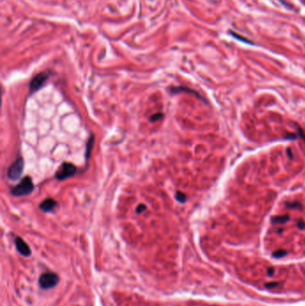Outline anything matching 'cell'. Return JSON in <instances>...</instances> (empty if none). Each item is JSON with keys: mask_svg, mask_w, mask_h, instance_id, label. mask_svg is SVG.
<instances>
[{"mask_svg": "<svg viewBox=\"0 0 305 306\" xmlns=\"http://www.w3.org/2000/svg\"><path fill=\"white\" fill-rule=\"evenodd\" d=\"M146 208H147V207H146L144 204H140V205H138V207L136 208V212H137L138 214H140L141 212L145 211Z\"/></svg>", "mask_w": 305, "mask_h": 306, "instance_id": "cell-15", "label": "cell"}, {"mask_svg": "<svg viewBox=\"0 0 305 306\" xmlns=\"http://www.w3.org/2000/svg\"><path fill=\"white\" fill-rule=\"evenodd\" d=\"M24 160L23 158H18L12 165L9 167L6 172V176L11 181H16L21 177L24 172Z\"/></svg>", "mask_w": 305, "mask_h": 306, "instance_id": "cell-4", "label": "cell"}, {"mask_svg": "<svg viewBox=\"0 0 305 306\" xmlns=\"http://www.w3.org/2000/svg\"><path fill=\"white\" fill-rule=\"evenodd\" d=\"M170 91H171V92H172L173 94H177V93H180V92H187V93H192V94H194V95H196V96L198 97V98H200V100H204V99H203V98H202V96H200V95L199 94V92H198V91H194V89H190V88H188V87H184V86L172 87V88H171V89H170Z\"/></svg>", "mask_w": 305, "mask_h": 306, "instance_id": "cell-8", "label": "cell"}, {"mask_svg": "<svg viewBox=\"0 0 305 306\" xmlns=\"http://www.w3.org/2000/svg\"><path fill=\"white\" fill-rule=\"evenodd\" d=\"M58 282H59L58 276L54 272L44 273L40 276L39 279V284L40 287L43 289H49L54 287L57 285Z\"/></svg>", "mask_w": 305, "mask_h": 306, "instance_id": "cell-5", "label": "cell"}, {"mask_svg": "<svg viewBox=\"0 0 305 306\" xmlns=\"http://www.w3.org/2000/svg\"><path fill=\"white\" fill-rule=\"evenodd\" d=\"M297 226H298V227L301 229H304L305 228V222L302 219H299L297 221Z\"/></svg>", "mask_w": 305, "mask_h": 306, "instance_id": "cell-17", "label": "cell"}, {"mask_svg": "<svg viewBox=\"0 0 305 306\" xmlns=\"http://www.w3.org/2000/svg\"><path fill=\"white\" fill-rule=\"evenodd\" d=\"M289 216L288 215H284V216H275L271 219V222L273 224H284L289 220Z\"/></svg>", "mask_w": 305, "mask_h": 306, "instance_id": "cell-10", "label": "cell"}, {"mask_svg": "<svg viewBox=\"0 0 305 306\" xmlns=\"http://www.w3.org/2000/svg\"><path fill=\"white\" fill-rule=\"evenodd\" d=\"M299 136L303 140V141H305V133H304V132H302V130H301L300 128H299Z\"/></svg>", "mask_w": 305, "mask_h": 306, "instance_id": "cell-18", "label": "cell"}, {"mask_svg": "<svg viewBox=\"0 0 305 306\" xmlns=\"http://www.w3.org/2000/svg\"><path fill=\"white\" fill-rule=\"evenodd\" d=\"M175 199H176V200L179 201V202L184 203L185 201H186V195H185V193H183V192L178 191L175 193Z\"/></svg>", "mask_w": 305, "mask_h": 306, "instance_id": "cell-11", "label": "cell"}, {"mask_svg": "<svg viewBox=\"0 0 305 306\" xmlns=\"http://www.w3.org/2000/svg\"><path fill=\"white\" fill-rule=\"evenodd\" d=\"M94 141H95L94 135H91V137L89 138V140H88V141H87V143H86V151H85L86 159H90L91 154V151H92V149H93Z\"/></svg>", "mask_w": 305, "mask_h": 306, "instance_id": "cell-9", "label": "cell"}, {"mask_svg": "<svg viewBox=\"0 0 305 306\" xmlns=\"http://www.w3.org/2000/svg\"><path fill=\"white\" fill-rule=\"evenodd\" d=\"M50 74H51V72L48 70L37 73L36 75L32 79L31 83H30V85H29L30 93L32 94V93L38 91L39 89L46 83V81L48 80Z\"/></svg>", "mask_w": 305, "mask_h": 306, "instance_id": "cell-2", "label": "cell"}, {"mask_svg": "<svg viewBox=\"0 0 305 306\" xmlns=\"http://www.w3.org/2000/svg\"><path fill=\"white\" fill-rule=\"evenodd\" d=\"M34 190V184L32 182V179L30 176H25L21 179L20 184L11 190L12 195L14 197H21V196H26L31 194Z\"/></svg>", "mask_w": 305, "mask_h": 306, "instance_id": "cell-1", "label": "cell"}, {"mask_svg": "<svg viewBox=\"0 0 305 306\" xmlns=\"http://www.w3.org/2000/svg\"><path fill=\"white\" fill-rule=\"evenodd\" d=\"M76 172H77V168L73 164L70 162H64L56 172L55 176L57 180L63 181L69 177L73 176Z\"/></svg>", "mask_w": 305, "mask_h": 306, "instance_id": "cell-3", "label": "cell"}, {"mask_svg": "<svg viewBox=\"0 0 305 306\" xmlns=\"http://www.w3.org/2000/svg\"><path fill=\"white\" fill-rule=\"evenodd\" d=\"M286 205L289 208H302L301 203L297 202V201H294V202H286Z\"/></svg>", "mask_w": 305, "mask_h": 306, "instance_id": "cell-14", "label": "cell"}, {"mask_svg": "<svg viewBox=\"0 0 305 306\" xmlns=\"http://www.w3.org/2000/svg\"><path fill=\"white\" fill-rule=\"evenodd\" d=\"M56 204H57L56 201L54 199L48 198L46 200H44L40 204V208L43 212H50L56 207Z\"/></svg>", "mask_w": 305, "mask_h": 306, "instance_id": "cell-7", "label": "cell"}, {"mask_svg": "<svg viewBox=\"0 0 305 306\" xmlns=\"http://www.w3.org/2000/svg\"><path fill=\"white\" fill-rule=\"evenodd\" d=\"M14 243H15V247L20 254H21L24 257H28L31 255L32 253L31 248H30V246L25 243L24 239H21L20 237H16Z\"/></svg>", "mask_w": 305, "mask_h": 306, "instance_id": "cell-6", "label": "cell"}, {"mask_svg": "<svg viewBox=\"0 0 305 306\" xmlns=\"http://www.w3.org/2000/svg\"><path fill=\"white\" fill-rule=\"evenodd\" d=\"M286 254H287V252H286V250H277V251H276V252H273L272 256H273L274 258H277V259H278V258L285 257Z\"/></svg>", "mask_w": 305, "mask_h": 306, "instance_id": "cell-12", "label": "cell"}, {"mask_svg": "<svg viewBox=\"0 0 305 306\" xmlns=\"http://www.w3.org/2000/svg\"><path fill=\"white\" fill-rule=\"evenodd\" d=\"M273 274H274V268H267V275H269V277H271V276H273Z\"/></svg>", "mask_w": 305, "mask_h": 306, "instance_id": "cell-19", "label": "cell"}, {"mask_svg": "<svg viewBox=\"0 0 305 306\" xmlns=\"http://www.w3.org/2000/svg\"><path fill=\"white\" fill-rule=\"evenodd\" d=\"M163 116H164V115H163V113H156V114H154V115H152V116H150V121H151V122H156V121L159 120V119H161V118L163 117Z\"/></svg>", "mask_w": 305, "mask_h": 306, "instance_id": "cell-13", "label": "cell"}, {"mask_svg": "<svg viewBox=\"0 0 305 306\" xmlns=\"http://www.w3.org/2000/svg\"><path fill=\"white\" fill-rule=\"evenodd\" d=\"M278 284H279V283H277V282H269V283H266L265 286L267 288H274V287L277 286Z\"/></svg>", "mask_w": 305, "mask_h": 306, "instance_id": "cell-16", "label": "cell"}]
</instances>
